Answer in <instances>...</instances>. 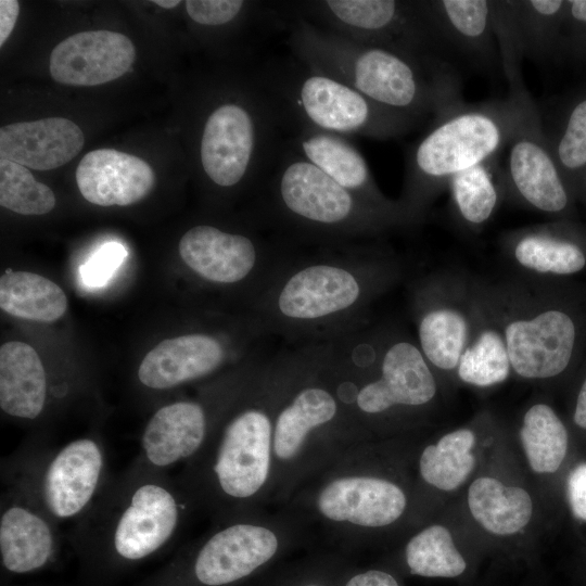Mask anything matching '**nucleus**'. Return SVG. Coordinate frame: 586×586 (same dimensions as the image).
<instances>
[{
  "instance_id": "2eb2a0df",
  "label": "nucleus",
  "mask_w": 586,
  "mask_h": 586,
  "mask_svg": "<svg viewBox=\"0 0 586 586\" xmlns=\"http://www.w3.org/2000/svg\"><path fill=\"white\" fill-rule=\"evenodd\" d=\"M298 246L273 230L262 237L201 224L183 233L178 251L207 282L235 284L254 276L267 288Z\"/></svg>"
},
{
  "instance_id": "f03ea898",
  "label": "nucleus",
  "mask_w": 586,
  "mask_h": 586,
  "mask_svg": "<svg viewBox=\"0 0 586 586\" xmlns=\"http://www.w3.org/2000/svg\"><path fill=\"white\" fill-rule=\"evenodd\" d=\"M201 510L179 477L136 460L106 481L69 542L85 586H109L171 547Z\"/></svg>"
},
{
  "instance_id": "5701e85b",
  "label": "nucleus",
  "mask_w": 586,
  "mask_h": 586,
  "mask_svg": "<svg viewBox=\"0 0 586 586\" xmlns=\"http://www.w3.org/2000/svg\"><path fill=\"white\" fill-rule=\"evenodd\" d=\"M226 357L222 343L213 335H180L162 341L145 355L138 379L150 390H169L215 373Z\"/></svg>"
},
{
  "instance_id": "bb28decb",
  "label": "nucleus",
  "mask_w": 586,
  "mask_h": 586,
  "mask_svg": "<svg viewBox=\"0 0 586 586\" xmlns=\"http://www.w3.org/2000/svg\"><path fill=\"white\" fill-rule=\"evenodd\" d=\"M50 397L48 375L37 352L24 342L0 347V407L16 419H38Z\"/></svg>"
},
{
  "instance_id": "8fccbe9b",
  "label": "nucleus",
  "mask_w": 586,
  "mask_h": 586,
  "mask_svg": "<svg viewBox=\"0 0 586 586\" xmlns=\"http://www.w3.org/2000/svg\"><path fill=\"white\" fill-rule=\"evenodd\" d=\"M4 586H54V585H43V584L9 585V584H5ZM74 586H84V585L79 582L77 585H74Z\"/></svg>"
},
{
  "instance_id": "1a4fd4ad",
  "label": "nucleus",
  "mask_w": 586,
  "mask_h": 586,
  "mask_svg": "<svg viewBox=\"0 0 586 586\" xmlns=\"http://www.w3.org/2000/svg\"><path fill=\"white\" fill-rule=\"evenodd\" d=\"M310 526L290 508L213 521L136 586H244L302 548Z\"/></svg>"
},
{
  "instance_id": "20e7f679",
  "label": "nucleus",
  "mask_w": 586,
  "mask_h": 586,
  "mask_svg": "<svg viewBox=\"0 0 586 586\" xmlns=\"http://www.w3.org/2000/svg\"><path fill=\"white\" fill-rule=\"evenodd\" d=\"M387 441L356 445L337 457L283 506L316 525L349 555L412 522L419 489L406 458Z\"/></svg>"
},
{
  "instance_id": "c756f323",
  "label": "nucleus",
  "mask_w": 586,
  "mask_h": 586,
  "mask_svg": "<svg viewBox=\"0 0 586 586\" xmlns=\"http://www.w3.org/2000/svg\"><path fill=\"white\" fill-rule=\"evenodd\" d=\"M476 444L472 429L459 428L421 447L416 458L419 485L442 493L460 488L475 471Z\"/></svg>"
},
{
  "instance_id": "a19ab883",
  "label": "nucleus",
  "mask_w": 586,
  "mask_h": 586,
  "mask_svg": "<svg viewBox=\"0 0 586 586\" xmlns=\"http://www.w3.org/2000/svg\"><path fill=\"white\" fill-rule=\"evenodd\" d=\"M586 61V0L566 1L561 53Z\"/></svg>"
},
{
  "instance_id": "dca6fc26",
  "label": "nucleus",
  "mask_w": 586,
  "mask_h": 586,
  "mask_svg": "<svg viewBox=\"0 0 586 586\" xmlns=\"http://www.w3.org/2000/svg\"><path fill=\"white\" fill-rule=\"evenodd\" d=\"M502 330V329H501ZM512 372L543 381L564 373L577 355L582 328L569 307L549 305L509 319L502 330Z\"/></svg>"
},
{
  "instance_id": "aec40b11",
  "label": "nucleus",
  "mask_w": 586,
  "mask_h": 586,
  "mask_svg": "<svg viewBox=\"0 0 586 586\" xmlns=\"http://www.w3.org/2000/svg\"><path fill=\"white\" fill-rule=\"evenodd\" d=\"M136 60V49L125 35L88 30L72 35L52 50L51 76L60 84L97 86L126 74Z\"/></svg>"
},
{
  "instance_id": "473e14b6",
  "label": "nucleus",
  "mask_w": 586,
  "mask_h": 586,
  "mask_svg": "<svg viewBox=\"0 0 586 586\" xmlns=\"http://www.w3.org/2000/svg\"><path fill=\"white\" fill-rule=\"evenodd\" d=\"M519 438L527 466L535 474H552L562 466L568 454L569 433L550 405L535 403L526 409Z\"/></svg>"
},
{
  "instance_id": "6ab92c4d",
  "label": "nucleus",
  "mask_w": 586,
  "mask_h": 586,
  "mask_svg": "<svg viewBox=\"0 0 586 586\" xmlns=\"http://www.w3.org/2000/svg\"><path fill=\"white\" fill-rule=\"evenodd\" d=\"M226 409L211 412L198 399L162 406L145 424L135 460L164 472L187 464L203 450Z\"/></svg>"
},
{
  "instance_id": "de8ad7c7",
  "label": "nucleus",
  "mask_w": 586,
  "mask_h": 586,
  "mask_svg": "<svg viewBox=\"0 0 586 586\" xmlns=\"http://www.w3.org/2000/svg\"><path fill=\"white\" fill-rule=\"evenodd\" d=\"M571 191L574 198L581 199L586 204V168L574 179Z\"/></svg>"
},
{
  "instance_id": "0eeeda50",
  "label": "nucleus",
  "mask_w": 586,
  "mask_h": 586,
  "mask_svg": "<svg viewBox=\"0 0 586 586\" xmlns=\"http://www.w3.org/2000/svg\"><path fill=\"white\" fill-rule=\"evenodd\" d=\"M329 369L339 398L365 442L411 429V418L437 396L432 367L408 339H395L373 355L356 330L332 342Z\"/></svg>"
},
{
  "instance_id": "9b49d317",
  "label": "nucleus",
  "mask_w": 586,
  "mask_h": 586,
  "mask_svg": "<svg viewBox=\"0 0 586 586\" xmlns=\"http://www.w3.org/2000/svg\"><path fill=\"white\" fill-rule=\"evenodd\" d=\"M257 84L288 131L306 128L347 138L387 140L406 135L419 124L291 53L265 62Z\"/></svg>"
},
{
  "instance_id": "7ed1b4c3",
  "label": "nucleus",
  "mask_w": 586,
  "mask_h": 586,
  "mask_svg": "<svg viewBox=\"0 0 586 586\" xmlns=\"http://www.w3.org/2000/svg\"><path fill=\"white\" fill-rule=\"evenodd\" d=\"M300 246L258 296L262 330L305 344L332 342L361 327L384 283V258L356 243Z\"/></svg>"
},
{
  "instance_id": "e433bc0d",
  "label": "nucleus",
  "mask_w": 586,
  "mask_h": 586,
  "mask_svg": "<svg viewBox=\"0 0 586 586\" xmlns=\"http://www.w3.org/2000/svg\"><path fill=\"white\" fill-rule=\"evenodd\" d=\"M459 380L476 387L505 382L512 371L502 330L484 326L470 339L456 369Z\"/></svg>"
},
{
  "instance_id": "9d476101",
  "label": "nucleus",
  "mask_w": 586,
  "mask_h": 586,
  "mask_svg": "<svg viewBox=\"0 0 586 586\" xmlns=\"http://www.w3.org/2000/svg\"><path fill=\"white\" fill-rule=\"evenodd\" d=\"M533 104L525 91L502 101L461 102L434 116L406 158L399 202L415 222L456 174L497 156Z\"/></svg>"
},
{
  "instance_id": "37998d69",
  "label": "nucleus",
  "mask_w": 586,
  "mask_h": 586,
  "mask_svg": "<svg viewBox=\"0 0 586 586\" xmlns=\"http://www.w3.org/2000/svg\"><path fill=\"white\" fill-rule=\"evenodd\" d=\"M341 586H406L404 576L392 565L381 561L359 566L354 562L346 571Z\"/></svg>"
},
{
  "instance_id": "72a5a7b5",
  "label": "nucleus",
  "mask_w": 586,
  "mask_h": 586,
  "mask_svg": "<svg viewBox=\"0 0 586 586\" xmlns=\"http://www.w3.org/2000/svg\"><path fill=\"white\" fill-rule=\"evenodd\" d=\"M511 2L518 43L523 58L546 59L561 53L566 1Z\"/></svg>"
},
{
  "instance_id": "a18cd8bd",
  "label": "nucleus",
  "mask_w": 586,
  "mask_h": 586,
  "mask_svg": "<svg viewBox=\"0 0 586 586\" xmlns=\"http://www.w3.org/2000/svg\"><path fill=\"white\" fill-rule=\"evenodd\" d=\"M20 13V3L16 0L0 1V46L11 35Z\"/></svg>"
},
{
  "instance_id": "f8f14e48",
  "label": "nucleus",
  "mask_w": 586,
  "mask_h": 586,
  "mask_svg": "<svg viewBox=\"0 0 586 586\" xmlns=\"http://www.w3.org/2000/svg\"><path fill=\"white\" fill-rule=\"evenodd\" d=\"M279 116L257 82L212 106L199 142L203 175L219 189L264 180L283 141Z\"/></svg>"
},
{
  "instance_id": "423d86ee",
  "label": "nucleus",
  "mask_w": 586,
  "mask_h": 586,
  "mask_svg": "<svg viewBox=\"0 0 586 586\" xmlns=\"http://www.w3.org/2000/svg\"><path fill=\"white\" fill-rule=\"evenodd\" d=\"M331 342L298 348L277 407L269 505L283 507L310 479L352 447L366 443L342 405L329 369Z\"/></svg>"
},
{
  "instance_id": "ea45409f",
  "label": "nucleus",
  "mask_w": 586,
  "mask_h": 586,
  "mask_svg": "<svg viewBox=\"0 0 586 586\" xmlns=\"http://www.w3.org/2000/svg\"><path fill=\"white\" fill-rule=\"evenodd\" d=\"M242 0H188L186 11L201 27H214L234 20L246 7Z\"/></svg>"
},
{
  "instance_id": "2f4dec72",
  "label": "nucleus",
  "mask_w": 586,
  "mask_h": 586,
  "mask_svg": "<svg viewBox=\"0 0 586 586\" xmlns=\"http://www.w3.org/2000/svg\"><path fill=\"white\" fill-rule=\"evenodd\" d=\"M0 307L7 314L38 322L64 315L67 298L53 281L28 271H8L0 278Z\"/></svg>"
},
{
  "instance_id": "7c9ffc66",
  "label": "nucleus",
  "mask_w": 586,
  "mask_h": 586,
  "mask_svg": "<svg viewBox=\"0 0 586 586\" xmlns=\"http://www.w3.org/2000/svg\"><path fill=\"white\" fill-rule=\"evenodd\" d=\"M418 346L440 371H454L470 341V323L463 311L448 305L424 308L418 316Z\"/></svg>"
},
{
  "instance_id": "49530a36",
  "label": "nucleus",
  "mask_w": 586,
  "mask_h": 586,
  "mask_svg": "<svg viewBox=\"0 0 586 586\" xmlns=\"http://www.w3.org/2000/svg\"><path fill=\"white\" fill-rule=\"evenodd\" d=\"M573 421L576 426L586 431V375L584 377L576 394Z\"/></svg>"
},
{
  "instance_id": "a211bd4d",
  "label": "nucleus",
  "mask_w": 586,
  "mask_h": 586,
  "mask_svg": "<svg viewBox=\"0 0 586 586\" xmlns=\"http://www.w3.org/2000/svg\"><path fill=\"white\" fill-rule=\"evenodd\" d=\"M59 525L29 497L5 485L0 504V565L7 577L38 574L59 562Z\"/></svg>"
},
{
  "instance_id": "4468645a",
  "label": "nucleus",
  "mask_w": 586,
  "mask_h": 586,
  "mask_svg": "<svg viewBox=\"0 0 586 586\" xmlns=\"http://www.w3.org/2000/svg\"><path fill=\"white\" fill-rule=\"evenodd\" d=\"M281 5L289 16L360 44L417 56L437 55L419 1L311 0Z\"/></svg>"
},
{
  "instance_id": "4be33fe9",
  "label": "nucleus",
  "mask_w": 586,
  "mask_h": 586,
  "mask_svg": "<svg viewBox=\"0 0 586 586\" xmlns=\"http://www.w3.org/2000/svg\"><path fill=\"white\" fill-rule=\"evenodd\" d=\"M81 195L100 206H126L144 199L155 174L142 158L113 149L88 152L76 169Z\"/></svg>"
},
{
  "instance_id": "39448f33",
  "label": "nucleus",
  "mask_w": 586,
  "mask_h": 586,
  "mask_svg": "<svg viewBox=\"0 0 586 586\" xmlns=\"http://www.w3.org/2000/svg\"><path fill=\"white\" fill-rule=\"evenodd\" d=\"M285 29L286 44L297 60L418 123L462 102L457 74L437 55L360 44L302 17L289 16Z\"/></svg>"
},
{
  "instance_id": "c03bdc74",
  "label": "nucleus",
  "mask_w": 586,
  "mask_h": 586,
  "mask_svg": "<svg viewBox=\"0 0 586 586\" xmlns=\"http://www.w3.org/2000/svg\"><path fill=\"white\" fill-rule=\"evenodd\" d=\"M566 497L573 515L586 522V461L576 464L566 480Z\"/></svg>"
},
{
  "instance_id": "c85d7f7f",
  "label": "nucleus",
  "mask_w": 586,
  "mask_h": 586,
  "mask_svg": "<svg viewBox=\"0 0 586 586\" xmlns=\"http://www.w3.org/2000/svg\"><path fill=\"white\" fill-rule=\"evenodd\" d=\"M467 506L476 524L496 537L520 534L534 514V501L526 488L493 475L472 480L467 491Z\"/></svg>"
},
{
  "instance_id": "6e6552de",
  "label": "nucleus",
  "mask_w": 586,
  "mask_h": 586,
  "mask_svg": "<svg viewBox=\"0 0 586 586\" xmlns=\"http://www.w3.org/2000/svg\"><path fill=\"white\" fill-rule=\"evenodd\" d=\"M263 224L301 245L355 243L412 224L349 192L283 139L264 177Z\"/></svg>"
},
{
  "instance_id": "79ce46f5",
  "label": "nucleus",
  "mask_w": 586,
  "mask_h": 586,
  "mask_svg": "<svg viewBox=\"0 0 586 586\" xmlns=\"http://www.w3.org/2000/svg\"><path fill=\"white\" fill-rule=\"evenodd\" d=\"M126 254L125 247L119 243L104 244L81 267L84 282L93 286L105 283L124 260Z\"/></svg>"
},
{
  "instance_id": "cd10ccee",
  "label": "nucleus",
  "mask_w": 586,
  "mask_h": 586,
  "mask_svg": "<svg viewBox=\"0 0 586 586\" xmlns=\"http://www.w3.org/2000/svg\"><path fill=\"white\" fill-rule=\"evenodd\" d=\"M510 247L519 265L538 273L570 276L586 268V234L570 225L521 231L512 237Z\"/></svg>"
},
{
  "instance_id": "ddd939ff",
  "label": "nucleus",
  "mask_w": 586,
  "mask_h": 586,
  "mask_svg": "<svg viewBox=\"0 0 586 586\" xmlns=\"http://www.w3.org/2000/svg\"><path fill=\"white\" fill-rule=\"evenodd\" d=\"M1 471L5 485L24 493L58 525L80 520L110 477L106 449L92 436L59 448H22Z\"/></svg>"
},
{
  "instance_id": "c9c22d12",
  "label": "nucleus",
  "mask_w": 586,
  "mask_h": 586,
  "mask_svg": "<svg viewBox=\"0 0 586 586\" xmlns=\"http://www.w3.org/2000/svg\"><path fill=\"white\" fill-rule=\"evenodd\" d=\"M352 563L334 549L315 551L286 559L244 586H341Z\"/></svg>"
},
{
  "instance_id": "a878e982",
  "label": "nucleus",
  "mask_w": 586,
  "mask_h": 586,
  "mask_svg": "<svg viewBox=\"0 0 586 586\" xmlns=\"http://www.w3.org/2000/svg\"><path fill=\"white\" fill-rule=\"evenodd\" d=\"M404 577L443 578L468 582L474 559L456 543L442 523H430L411 533L396 555L383 560Z\"/></svg>"
},
{
  "instance_id": "4c0bfd02",
  "label": "nucleus",
  "mask_w": 586,
  "mask_h": 586,
  "mask_svg": "<svg viewBox=\"0 0 586 586\" xmlns=\"http://www.w3.org/2000/svg\"><path fill=\"white\" fill-rule=\"evenodd\" d=\"M55 195L37 181L27 167L8 160L0 161V204L22 215H43L55 206Z\"/></svg>"
},
{
  "instance_id": "b1692460",
  "label": "nucleus",
  "mask_w": 586,
  "mask_h": 586,
  "mask_svg": "<svg viewBox=\"0 0 586 586\" xmlns=\"http://www.w3.org/2000/svg\"><path fill=\"white\" fill-rule=\"evenodd\" d=\"M81 129L64 117L14 123L0 128V157L36 170L72 161L84 146Z\"/></svg>"
},
{
  "instance_id": "58836bf2",
  "label": "nucleus",
  "mask_w": 586,
  "mask_h": 586,
  "mask_svg": "<svg viewBox=\"0 0 586 586\" xmlns=\"http://www.w3.org/2000/svg\"><path fill=\"white\" fill-rule=\"evenodd\" d=\"M547 138L571 189L574 179L586 168V93L571 103L557 131Z\"/></svg>"
},
{
  "instance_id": "393cba45",
  "label": "nucleus",
  "mask_w": 586,
  "mask_h": 586,
  "mask_svg": "<svg viewBox=\"0 0 586 586\" xmlns=\"http://www.w3.org/2000/svg\"><path fill=\"white\" fill-rule=\"evenodd\" d=\"M438 47H449L481 62L491 61L497 48L492 23V1H419Z\"/></svg>"
},
{
  "instance_id": "f257e3e1",
  "label": "nucleus",
  "mask_w": 586,
  "mask_h": 586,
  "mask_svg": "<svg viewBox=\"0 0 586 586\" xmlns=\"http://www.w3.org/2000/svg\"><path fill=\"white\" fill-rule=\"evenodd\" d=\"M297 357L298 348L266 358L183 466L178 477L213 521L269 506L275 415Z\"/></svg>"
},
{
  "instance_id": "09e8293b",
  "label": "nucleus",
  "mask_w": 586,
  "mask_h": 586,
  "mask_svg": "<svg viewBox=\"0 0 586 586\" xmlns=\"http://www.w3.org/2000/svg\"><path fill=\"white\" fill-rule=\"evenodd\" d=\"M153 3L164 9H173V8H176L180 3V1L179 0H154Z\"/></svg>"
},
{
  "instance_id": "f704fd0d",
  "label": "nucleus",
  "mask_w": 586,
  "mask_h": 586,
  "mask_svg": "<svg viewBox=\"0 0 586 586\" xmlns=\"http://www.w3.org/2000/svg\"><path fill=\"white\" fill-rule=\"evenodd\" d=\"M504 183L496 156L456 174L448 182L458 217L470 227H479L493 216Z\"/></svg>"
},
{
  "instance_id": "412c9836",
  "label": "nucleus",
  "mask_w": 586,
  "mask_h": 586,
  "mask_svg": "<svg viewBox=\"0 0 586 586\" xmlns=\"http://www.w3.org/2000/svg\"><path fill=\"white\" fill-rule=\"evenodd\" d=\"M284 139L293 150L349 192L380 209L415 222L399 201H392L381 192L366 158L349 138L302 128L289 131Z\"/></svg>"
},
{
  "instance_id": "f3484780",
  "label": "nucleus",
  "mask_w": 586,
  "mask_h": 586,
  "mask_svg": "<svg viewBox=\"0 0 586 586\" xmlns=\"http://www.w3.org/2000/svg\"><path fill=\"white\" fill-rule=\"evenodd\" d=\"M504 184L527 206L550 215L570 212L573 194L552 154L535 104L508 143Z\"/></svg>"
}]
</instances>
